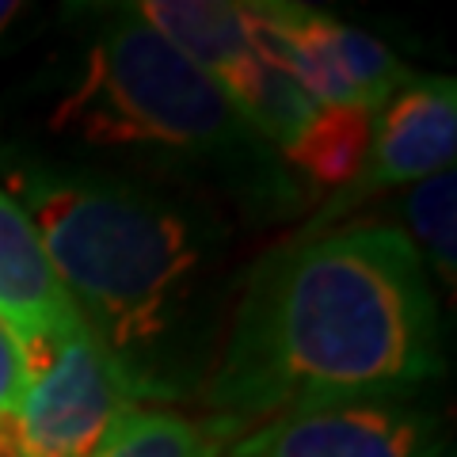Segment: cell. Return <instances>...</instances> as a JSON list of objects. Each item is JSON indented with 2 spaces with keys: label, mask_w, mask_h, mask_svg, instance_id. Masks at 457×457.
<instances>
[{
  "label": "cell",
  "mask_w": 457,
  "mask_h": 457,
  "mask_svg": "<svg viewBox=\"0 0 457 457\" xmlns=\"http://www.w3.org/2000/svg\"><path fill=\"white\" fill-rule=\"evenodd\" d=\"M442 374V317L420 252L400 228L339 225L255 260L203 404L248 431L305 404L420 396Z\"/></svg>",
  "instance_id": "1"
},
{
  "label": "cell",
  "mask_w": 457,
  "mask_h": 457,
  "mask_svg": "<svg viewBox=\"0 0 457 457\" xmlns=\"http://www.w3.org/2000/svg\"><path fill=\"white\" fill-rule=\"evenodd\" d=\"M16 203L31 218L77 317L145 400H176L218 354L225 228L134 183L23 168Z\"/></svg>",
  "instance_id": "2"
},
{
  "label": "cell",
  "mask_w": 457,
  "mask_h": 457,
  "mask_svg": "<svg viewBox=\"0 0 457 457\" xmlns=\"http://www.w3.org/2000/svg\"><path fill=\"white\" fill-rule=\"evenodd\" d=\"M46 130L80 149L198 164L233 183L245 203H260V213L297 198L275 149L240 119L203 69L134 12L107 20L92 38L69 88L46 114Z\"/></svg>",
  "instance_id": "3"
},
{
  "label": "cell",
  "mask_w": 457,
  "mask_h": 457,
  "mask_svg": "<svg viewBox=\"0 0 457 457\" xmlns=\"http://www.w3.org/2000/svg\"><path fill=\"white\" fill-rule=\"evenodd\" d=\"M240 8L260 57L317 107L359 104L378 111L400 84L411 80L381 38L339 23L328 12L286 0H248Z\"/></svg>",
  "instance_id": "4"
},
{
  "label": "cell",
  "mask_w": 457,
  "mask_h": 457,
  "mask_svg": "<svg viewBox=\"0 0 457 457\" xmlns=\"http://www.w3.org/2000/svg\"><path fill=\"white\" fill-rule=\"evenodd\" d=\"M141 404L145 393L80 320L27 374L16 435L27 457H92L111 427Z\"/></svg>",
  "instance_id": "5"
},
{
  "label": "cell",
  "mask_w": 457,
  "mask_h": 457,
  "mask_svg": "<svg viewBox=\"0 0 457 457\" xmlns=\"http://www.w3.org/2000/svg\"><path fill=\"white\" fill-rule=\"evenodd\" d=\"M442 446L438 411L420 396H354L270 416L221 457H435Z\"/></svg>",
  "instance_id": "6"
},
{
  "label": "cell",
  "mask_w": 457,
  "mask_h": 457,
  "mask_svg": "<svg viewBox=\"0 0 457 457\" xmlns=\"http://www.w3.org/2000/svg\"><path fill=\"white\" fill-rule=\"evenodd\" d=\"M453 153L457 84L450 77H411L374 111V137H370V153L359 179L347 191H339L305 233H317L324 221L343 218L354 203L378 191L411 187L427 176L453 168Z\"/></svg>",
  "instance_id": "7"
},
{
  "label": "cell",
  "mask_w": 457,
  "mask_h": 457,
  "mask_svg": "<svg viewBox=\"0 0 457 457\" xmlns=\"http://www.w3.org/2000/svg\"><path fill=\"white\" fill-rule=\"evenodd\" d=\"M0 320L16 336L27 374L46 362L57 343L80 324L31 218L4 187H0Z\"/></svg>",
  "instance_id": "8"
},
{
  "label": "cell",
  "mask_w": 457,
  "mask_h": 457,
  "mask_svg": "<svg viewBox=\"0 0 457 457\" xmlns=\"http://www.w3.org/2000/svg\"><path fill=\"white\" fill-rule=\"evenodd\" d=\"M374 111L359 104L312 107L305 126L278 149L282 164L302 171L317 191H347L366 164Z\"/></svg>",
  "instance_id": "9"
},
{
  "label": "cell",
  "mask_w": 457,
  "mask_h": 457,
  "mask_svg": "<svg viewBox=\"0 0 457 457\" xmlns=\"http://www.w3.org/2000/svg\"><path fill=\"white\" fill-rule=\"evenodd\" d=\"M237 435L233 420L183 416L168 408H134L111 427L92 457H221Z\"/></svg>",
  "instance_id": "10"
},
{
  "label": "cell",
  "mask_w": 457,
  "mask_h": 457,
  "mask_svg": "<svg viewBox=\"0 0 457 457\" xmlns=\"http://www.w3.org/2000/svg\"><path fill=\"white\" fill-rule=\"evenodd\" d=\"M457 171L446 168L438 176H427L420 183H411V191L404 195V218L408 228L404 233L411 240V248L420 252V260L427 267V275H435L442 282L446 297L457 290Z\"/></svg>",
  "instance_id": "11"
},
{
  "label": "cell",
  "mask_w": 457,
  "mask_h": 457,
  "mask_svg": "<svg viewBox=\"0 0 457 457\" xmlns=\"http://www.w3.org/2000/svg\"><path fill=\"white\" fill-rule=\"evenodd\" d=\"M27 393V362L16 336L8 332V324L0 320V423L16 420L20 400Z\"/></svg>",
  "instance_id": "12"
},
{
  "label": "cell",
  "mask_w": 457,
  "mask_h": 457,
  "mask_svg": "<svg viewBox=\"0 0 457 457\" xmlns=\"http://www.w3.org/2000/svg\"><path fill=\"white\" fill-rule=\"evenodd\" d=\"M20 12H23L20 4H12V0H0V38H4L8 27L20 20Z\"/></svg>",
  "instance_id": "13"
},
{
  "label": "cell",
  "mask_w": 457,
  "mask_h": 457,
  "mask_svg": "<svg viewBox=\"0 0 457 457\" xmlns=\"http://www.w3.org/2000/svg\"><path fill=\"white\" fill-rule=\"evenodd\" d=\"M435 457H453V446H450V442H446V446H442V450H438Z\"/></svg>",
  "instance_id": "14"
}]
</instances>
